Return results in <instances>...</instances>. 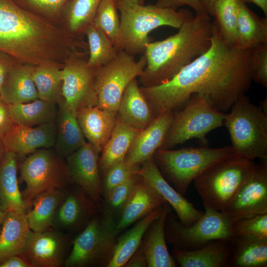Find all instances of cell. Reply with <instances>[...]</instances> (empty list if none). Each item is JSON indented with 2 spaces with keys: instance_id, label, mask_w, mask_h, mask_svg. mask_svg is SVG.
Segmentation results:
<instances>
[{
  "instance_id": "1",
  "label": "cell",
  "mask_w": 267,
  "mask_h": 267,
  "mask_svg": "<svg viewBox=\"0 0 267 267\" xmlns=\"http://www.w3.org/2000/svg\"><path fill=\"white\" fill-rule=\"evenodd\" d=\"M209 48L168 82L140 87L154 118L183 107L191 95H203L218 110L224 112L248 91L252 75L253 49L230 46L223 40L216 22Z\"/></svg>"
},
{
  "instance_id": "2",
  "label": "cell",
  "mask_w": 267,
  "mask_h": 267,
  "mask_svg": "<svg viewBox=\"0 0 267 267\" xmlns=\"http://www.w3.org/2000/svg\"><path fill=\"white\" fill-rule=\"evenodd\" d=\"M88 50L83 39L71 36L61 25L23 9L13 0H0V51L15 61L63 66L73 54Z\"/></svg>"
},
{
  "instance_id": "3",
  "label": "cell",
  "mask_w": 267,
  "mask_h": 267,
  "mask_svg": "<svg viewBox=\"0 0 267 267\" xmlns=\"http://www.w3.org/2000/svg\"><path fill=\"white\" fill-rule=\"evenodd\" d=\"M178 30L165 40L147 44L146 66L138 77L141 87L168 82L210 47L213 24L209 15L193 16Z\"/></svg>"
},
{
  "instance_id": "4",
  "label": "cell",
  "mask_w": 267,
  "mask_h": 267,
  "mask_svg": "<svg viewBox=\"0 0 267 267\" xmlns=\"http://www.w3.org/2000/svg\"><path fill=\"white\" fill-rule=\"evenodd\" d=\"M120 13V27L115 45L117 51L134 56L143 54L151 41L148 34L161 26L178 29L193 17L187 9L175 10L155 4L144 5L130 0H116Z\"/></svg>"
},
{
  "instance_id": "5",
  "label": "cell",
  "mask_w": 267,
  "mask_h": 267,
  "mask_svg": "<svg viewBox=\"0 0 267 267\" xmlns=\"http://www.w3.org/2000/svg\"><path fill=\"white\" fill-rule=\"evenodd\" d=\"M255 166L253 161L234 153L209 166L193 181L203 204L223 212Z\"/></svg>"
},
{
  "instance_id": "6",
  "label": "cell",
  "mask_w": 267,
  "mask_h": 267,
  "mask_svg": "<svg viewBox=\"0 0 267 267\" xmlns=\"http://www.w3.org/2000/svg\"><path fill=\"white\" fill-rule=\"evenodd\" d=\"M230 108L223 125L229 134L233 153L251 161H267V113L245 95Z\"/></svg>"
},
{
  "instance_id": "7",
  "label": "cell",
  "mask_w": 267,
  "mask_h": 267,
  "mask_svg": "<svg viewBox=\"0 0 267 267\" xmlns=\"http://www.w3.org/2000/svg\"><path fill=\"white\" fill-rule=\"evenodd\" d=\"M233 153L231 146L158 149L153 159L164 178L183 196L191 183L206 168Z\"/></svg>"
},
{
  "instance_id": "8",
  "label": "cell",
  "mask_w": 267,
  "mask_h": 267,
  "mask_svg": "<svg viewBox=\"0 0 267 267\" xmlns=\"http://www.w3.org/2000/svg\"><path fill=\"white\" fill-rule=\"evenodd\" d=\"M116 220L99 212L73 240L65 267H108L118 233Z\"/></svg>"
},
{
  "instance_id": "9",
  "label": "cell",
  "mask_w": 267,
  "mask_h": 267,
  "mask_svg": "<svg viewBox=\"0 0 267 267\" xmlns=\"http://www.w3.org/2000/svg\"><path fill=\"white\" fill-rule=\"evenodd\" d=\"M225 114L214 108L203 95L192 94L185 105L175 112L159 149H171L193 138L206 144L207 134L223 126Z\"/></svg>"
},
{
  "instance_id": "10",
  "label": "cell",
  "mask_w": 267,
  "mask_h": 267,
  "mask_svg": "<svg viewBox=\"0 0 267 267\" xmlns=\"http://www.w3.org/2000/svg\"><path fill=\"white\" fill-rule=\"evenodd\" d=\"M20 179L26 184L21 193L28 209L40 194L66 189L74 184L66 161L51 148L39 149L28 155L20 165Z\"/></svg>"
},
{
  "instance_id": "11",
  "label": "cell",
  "mask_w": 267,
  "mask_h": 267,
  "mask_svg": "<svg viewBox=\"0 0 267 267\" xmlns=\"http://www.w3.org/2000/svg\"><path fill=\"white\" fill-rule=\"evenodd\" d=\"M203 206V216L189 226L182 224L172 210L168 213L165 224V237L174 248L193 250L214 239L231 240L233 237L232 221L223 212Z\"/></svg>"
},
{
  "instance_id": "12",
  "label": "cell",
  "mask_w": 267,
  "mask_h": 267,
  "mask_svg": "<svg viewBox=\"0 0 267 267\" xmlns=\"http://www.w3.org/2000/svg\"><path fill=\"white\" fill-rule=\"evenodd\" d=\"M146 64L144 53L136 60L134 56L120 51L113 60L97 69V106L117 113L126 88L132 80L141 75Z\"/></svg>"
},
{
  "instance_id": "13",
  "label": "cell",
  "mask_w": 267,
  "mask_h": 267,
  "mask_svg": "<svg viewBox=\"0 0 267 267\" xmlns=\"http://www.w3.org/2000/svg\"><path fill=\"white\" fill-rule=\"evenodd\" d=\"M89 51L73 54L62 68V97L76 112L84 108L97 106L96 69L87 64Z\"/></svg>"
},
{
  "instance_id": "14",
  "label": "cell",
  "mask_w": 267,
  "mask_h": 267,
  "mask_svg": "<svg viewBox=\"0 0 267 267\" xmlns=\"http://www.w3.org/2000/svg\"><path fill=\"white\" fill-rule=\"evenodd\" d=\"M73 241L69 234L59 230H31L21 255L32 267H59L64 266Z\"/></svg>"
},
{
  "instance_id": "15",
  "label": "cell",
  "mask_w": 267,
  "mask_h": 267,
  "mask_svg": "<svg viewBox=\"0 0 267 267\" xmlns=\"http://www.w3.org/2000/svg\"><path fill=\"white\" fill-rule=\"evenodd\" d=\"M100 202L74 183L66 189L64 198L55 213L52 229L81 232L100 212Z\"/></svg>"
},
{
  "instance_id": "16",
  "label": "cell",
  "mask_w": 267,
  "mask_h": 267,
  "mask_svg": "<svg viewBox=\"0 0 267 267\" xmlns=\"http://www.w3.org/2000/svg\"><path fill=\"white\" fill-rule=\"evenodd\" d=\"M223 213L232 221L267 213V162L254 170Z\"/></svg>"
},
{
  "instance_id": "17",
  "label": "cell",
  "mask_w": 267,
  "mask_h": 267,
  "mask_svg": "<svg viewBox=\"0 0 267 267\" xmlns=\"http://www.w3.org/2000/svg\"><path fill=\"white\" fill-rule=\"evenodd\" d=\"M100 153L93 144L88 142L66 158L73 183L98 202L102 200Z\"/></svg>"
},
{
  "instance_id": "18",
  "label": "cell",
  "mask_w": 267,
  "mask_h": 267,
  "mask_svg": "<svg viewBox=\"0 0 267 267\" xmlns=\"http://www.w3.org/2000/svg\"><path fill=\"white\" fill-rule=\"evenodd\" d=\"M139 174L170 204L182 224L190 225L204 214L169 184L159 170L153 156L140 165Z\"/></svg>"
},
{
  "instance_id": "19",
  "label": "cell",
  "mask_w": 267,
  "mask_h": 267,
  "mask_svg": "<svg viewBox=\"0 0 267 267\" xmlns=\"http://www.w3.org/2000/svg\"><path fill=\"white\" fill-rule=\"evenodd\" d=\"M175 112L155 117L149 125L139 131L126 154L125 161L130 166H140L153 156L160 148L172 124Z\"/></svg>"
},
{
  "instance_id": "20",
  "label": "cell",
  "mask_w": 267,
  "mask_h": 267,
  "mask_svg": "<svg viewBox=\"0 0 267 267\" xmlns=\"http://www.w3.org/2000/svg\"><path fill=\"white\" fill-rule=\"evenodd\" d=\"M55 135V122L34 127L14 124L2 139L6 150L23 156L39 149L53 147Z\"/></svg>"
},
{
  "instance_id": "21",
  "label": "cell",
  "mask_w": 267,
  "mask_h": 267,
  "mask_svg": "<svg viewBox=\"0 0 267 267\" xmlns=\"http://www.w3.org/2000/svg\"><path fill=\"white\" fill-rule=\"evenodd\" d=\"M166 202L161 195L140 176L116 222L117 233L119 234L133 223L162 207Z\"/></svg>"
},
{
  "instance_id": "22",
  "label": "cell",
  "mask_w": 267,
  "mask_h": 267,
  "mask_svg": "<svg viewBox=\"0 0 267 267\" xmlns=\"http://www.w3.org/2000/svg\"><path fill=\"white\" fill-rule=\"evenodd\" d=\"M172 210L166 202L160 215L147 229L140 245L145 256L148 267H176L177 263L168 251L165 233L167 216Z\"/></svg>"
},
{
  "instance_id": "23",
  "label": "cell",
  "mask_w": 267,
  "mask_h": 267,
  "mask_svg": "<svg viewBox=\"0 0 267 267\" xmlns=\"http://www.w3.org/2000/svg\"><path fill=\"white\" fill-rule=\"evenodd\" d=\"M230 240L217 239L195 250L174 248L171 255L181 267H227Z\"/></svg>"
},
{
  "instance_id": "24",
  "label": "cell",
  "mask_w": 267,
  "mask_h": 267,
  "mask_svg": "<svg viewBox=\"0 0 267 267\" xmlns=\"http://www.w3.org/2000/svg\"><path fill=\"white\" fill-rule=\"evenodd\" d=\"M57 104L56 135L53 147L59 155L66 158L87 142L78 122L76 112L62 97Z\"/></svg>"
},
{
  "instance_id": "25",
  "label": "cell",
  "mask_w": 267,
  "mask_h": 267,
  "mask_svg": "<svg viewBox=\"0 0 267 267\" xmlns=\"http://www.w3.org/2000/svg\"><path fill=\"white\" fill-rule=\"evenodd\" d=\"M76 116L85 137L101 152L115 127L117 113L94 106L78 111Z\"/></svg>"
},
{
  "instance_id": "26",
  "label": "cell",
  "mask_w": 267,
  "mask_h": 267,
  "mask_svg": "<svg viewBox=\"0 0 267 267\" xmlns=\"http://www.w3.org/2000/svg\"><path fill=\"white\" fill-rule=\"evenodd\" d=\"M35 66L15 62L1 89L0 97L7 104L31 102L39 99L33 79Z\"/></svg>"
},
{
  "instance_id": "27",
  "label": "cell",
  "mask_w": 267,
  "mask_h": 267,
  "mask_svg": "<svg viewBox=\"0 0 267 267\" xmlns=\"http://www.w3.org/2000/svg\"><path fill=\"white\" fill-rule=\"evenodd\" d=\"M31 231L26 212H6L0 229V265L21 255Z\"/></svg>"
},
{
  "instance_id": "28",
  "label": "cell",
  "mask_w": 267,
  "mask_h": 267,
  "mask_svg": "<svg viewBox=\"0 0 267 267\" xmlns=\"http://www.w3.org/2000/svg\"><path fill=\"white\" fill-rule=\"evenodd\" d=\"M117 115L120 121L138 131L145 128L154 119L136 79L132 80L126 88Z\"/></svg>"
},
{
  "instance_id": "29",
  "label": "cell",
  "mask_w": 267,
  "mask_h": 267,
  "mask_svg": "<svg viewBox=\"0 0 267 267\" xmlns=\"http://www.w3.org/2000/svg\"><path fill=\"white\" fill-rule=\"evenodd\" d=\"M17 158L16 154L6 150L0 163V207L6 212L28 209L19 188Z\"/></svg>"
},
{
  "instance_id": "30",
  "label": "cell",
  "mask_w": 267,
  "mask_h": 267,
  "mask_svg": "<svg viewBox=\"0 0 267 267\" xmlns=\"http://www.w3.org/2000/svg\"><path fill=\"white\" fill-rule=\"evenodd\" d=\"M267 240L233 237L227 267H267Z\"/></svg>"
},
{
  "instance_id": "31",
  "label": "cell",
  "mask_w": 267,
  "mask_h": 267,
  "mask_svg": "<svg viewBox=\"0 0 267 267\" xmlns=\"http://www.w3.org/2000/svg\"><path fill=\"white\" fill-rule=\"evenodd\" d=\"M265 43H267V17H259L240 0L236 45L244 49H253Z\"/></svg>"
},
{
  "instance_id": "32",
  "label": "cell",
  "mask_w": 267,
  "mask_h": 267,
  "mask_svg": "<svg viewBox=\"0 0 267 267\" xmlns=\"http://www.w3.org/2000/svg\"><path fill=\"white\" fill-rule=\"evenodd\" d=\"M139 131L120 121L116 123L107 142L101 150L99 166L103 176L114 164L124 160L131 145Z\"/></svg>"
},
{
  "instance_id": "33",
  "label": "cell",
  "mask_w": 267,
  "mask_h": 267,
  "mask_svg": "<svg viewBox=\"0 0 267 267\" xmlns=\"http://www.w3.org/2000/svg\"><path fill=\"white\" fill-rule=\"evenodd\" d=\"M8 109L14 124L34 127L55 122L57 104L39 98L29 102L8 104Z\"/></svg>"
},
{
  "instance_id": "34",
  "label": "cell",
  "mask_w": 267,
  "mask_h": 267,
  "mask_svg": "<svg viewBox=\"0 0 267 267\" xmlns=\"http://www.w3.org/2000/svg\"><path fill=\"white\" fill-rule=\"evenodd\" d=\"M65 193L66 189L51 190L43 192L35 198L32 209L27 213L32 231L42 232L52 229L55 213Z\"/></svg>"
},
{
  "instance_id": "35",
  "label": "cell",
  "mask_w": 267,
  "mask_h": 267,
  "mask_svg": "<svg viewBox=\"0 0 267 267\" xmlns=\"http://www.w3.org/2000/svg\"><path fill=\"white\" fill-rule=\"evenodd\" d=\"M164 205L138 220L132 228L117 238L114 255L108 267L124 266L140 245L150 224L161 213Z\"/></svg>"
},
{
  "instance_id": "36",
  "label": "cell",
  "mask_w": 267,
  "mask_h": 267,
  "mask_svg": "<svg viewBox=\"0 0 267 267\" xmlns=\"http://www.w3.org/2000/svg\"><path fill=\"white\" fill-rule=\"evenodd\" d=\"M102 0H71L62 18L61 26L71 36L83 39Z\"/></svg>"
},
{
  "instance_id": "37",
  "label": "cell",
  "mask_w": 267,
  "mask_h": 267,
  "mask_svg": "<svg viewBox=\"0 0 267 267\" xmlns=\"http://www.w3.org/2000/svg\"><path fill=\"white\" fill-rule=\"evenodd\" d=\"M62 67L56 64L34 67L32 76L39 98L56 103L61 99Z\"/></svg>"
},
{
  "instance_id": "38",
  "label": "cell",
  "mask_w": 267,
  "mask_h": 267,
  "mask_svg": "<svg viewBox=\"0 0 267 267\" xmlns=\"http://www.w3.org/2000/svg\"><path fill=\"white\" fill-rule=\"evenodd\" d=\"M85 35L88 39L89 56L88 65L97 69L113 60L118 51L114 44L100 30L91 24L87 27Z\"/></svg>"
},
{
  "instance_id": "39",
  "label": "cell",
  "mask_w": 267,
  "mask_h": 267,
  "mask_svg": "<svg viewBox=\"0 0 267 267\" xmlns=\"http://www.w3.org/2000/svg\"><path fill=\"white\" fill-rule=\"evenodd\" d=\"M240 0H218L214 7L215 20L223 41L236 45Z\"/></svg>"
},
{
  "instance_id": "40",
  "label": "cell",
  "mask_w": 267,
  "mask_h": 267,
  "mask_svg": "<svg viewBox=\"0 0 267 267\" xmlns=\"http://www.w3.org/2000/svg\"><path fill=\"white\" fill-rule=\"evenodd\" d=\"M140 177L138 172L110 191L100 202V212L117 221Z\"/></svg>"
},
{
  "instance_id": "41",
  "label": "cell",
  "mask_w": 267,
  "mask_h": 267,
  "mask_svg": "<svg viewBox=\"0 0 267 267\" xmlns=\"http://www.w3.org/2000/svg\"><path fill=\"white\" fill-rule=\"evenodd\" d=\"M116 0H102L92 24L102 32L115 45L120 31V18Z\"/></svg>"
},
{
  "instance_id": "42",
  "label": "cell",
  "mask_w": 267,
  "mask_h": 267,
  "mask_svg": "<svg viewBox=\"0 0 267 267\" xmlns=\"http://www.w3.org/2000/svg\"><path fill=\"white\" fill-rule=\"evenodd\" d=\"M23 9L61 26L64 14L71 0H13Z\"/></svg>"
},
{
  "instance_id": "43",
  "label": "cell",
  "mask_w": 267,
  "mask_h": 267,
  "mask_svg": "<svg viewBox=\"0 0 267 267\" xmlns=\"http://www.w3.org/2000/svg\"><path fill=\"white\" fill-rule=\"evenodd\" d=\"M233 237L267 240V213L232 222Z\"/></svg>"
},
{
  "instance_id": "44",
  "label": "cell",
  "mask_w": 267,
  "mask_h": 267,
  "mask_svg": "<svg viewBox=\"0 0 267 267\" xmlns=\"http://www.w3.org/2000/svg\"><path fill=\"white\" fill-rule=\"evenodd\" d=\"M140 166H130L123 160L111 167L103 176L101 180L102 197H105L113 188L138 173Z\"/></svg>"
},
{
  "instance_id": "45",
  "label": "cell",
  "mask_w": 267,
  "mask_h": 267,
  "mask_svg": "<svg viewBox=\"0 0 267 267\" xmlns=\"http://www.w3.org/2000/svg\"><path fill=\"white\" fill-rule=\"evenodd\" d=\"M252 80L267 87V43L259 45L252 50L250 60Z\"/></svg>"
},
{
  "instance_id": "46",
  "label": "cell",
  "mask_w": 267,
  "mask_h": 267,
  "mask_svg": "<svg viewBox=\"0 0 267 267\" xmlns=\"http://www.w3.org/2000/svg\"><path fill=\"white\" fill-rule=\"evenodd\" d=\"M156 5L175 10L180 6L186 5L191 7L195 12V15H208L199 0H156Z\"/></svg>"
},
{
  "instance_id": "47",
  "label": "cell",
  "mask_w": 267,
  "mask_h": 267,
  "mask_svg": "<svg viewBox=\"0 0 267 267\" xmlns=\"http://www.w3.org/2000/svg\"><path fill=\"white\" fill-rule=\"evenodd\" d=\"M14 124L9 115L8 104L0 97V137H4Z\"/></svg>"
},
{
  "instance_id": "48",
  "label": "cell",
  "mask_w": 267,
  "mask_h": 267,
  "mask_svg": "<svg viewBox=\"0 0 267 267\" xmlns=\"http://www.w3.org/2000/svg\"><path fill=\"white\" fill-rule=\"evenodd\" d=\"M15 62L9 55L0 51V93L6 77Z\"/></svg>"
},
{
  "instance_id": "49",
  "label": "cell",
  "mask_w": 267,
  "mask_h": 267,
  "mask_svg": "<svg viewBox=\"0 0 267 267\" xmlns=\"http://www.w3.org/2000/svg\"><path fill=\"white\" fill-rule=\"evenodd\" d=\"M124 267H148L145 256L140 245L129 258Z\"/></svg>"
},
{
  "instance_id": "50",
  "label": "cell",
  "mask_w": 267,
  "mask_h": 267,
  "mask_svg": "<svg viewBox=\"0 0 267 267\" xmlns=\"http://www.w3.org/2000/svg\"><path fill=\"white\" fill-rule=\"evenodd\" d=\"M0 267H32L21 256L15 255L9 257L0 265Z\"/></svg>"
},
{
  "instance_id": "51",
  "label": "cell",
  "mask_w": 267,
  "mask_h": 267,
  "mask_svg": "<svg viewBox=\"0 0 267 267\" xmlns=\"http://www.w3.org/2000/svg\"><path fill=\"white\" fill-rule=\"evenodd\" d=\"M218 0H199L207 14L210 16H214V7Z\"/></svg>"
},
{
  "instance_id": "52",
  "label": "cell",
  "mask_w": 267,
  "mask_h": 267,
  "mask_svg": "<svg viewBox=\"0 0 267 267\" xmlns=\"http://www.w3.org/2000/svg\"><path fill=\"white\" fill-rule=\"evenodd\" d=\"M244 2L253 3L258 6L264 12L266 16L267 15V0H241Z\"/></svg>"
},
{
  "instance_id": "53",
  "label": "cell",
  "mask_w": 267,
  "mask_h": 267,
  "mask_svg": "<svg viewBox=\"0 0 267 267\" xmlns=\"http://www.w3.org/2000/svg\"><path fill=\"white\" fill-rule=\"evenodd\" d=\"M6 151V149L2 140V139L0 137V163L1 161L4 153Z\"/></svg>"
},
{
  "instance_id": "54",
  "label": "cell",
  "mask_w": 267,
  "mask_h": 267,
  "mask_svg": "<svg viewBox=\"0 0 267 267\" xmlns=\"http://www.w3.org/2000/svg\"><path fill=\"white\" fill-rule=\"evenodd\" d=\"M265 113H267V98L260 102L259 106Z\"/></svg>"
},
{
  "instance_id": "55",
  "label": "cell",
  "mask_w": 267,
  "mask_h": 267,
  "mask_svg": "<svg viewBox=\"0 0 267 267\" xmlns=\"http://www.w3.org/2000/svg\"><path fill=\"white\" fill-rule=\"evenodd\" d=\"M6 214V212L2 210L0 207V229Z\"/></svg>"
},
{
  "instance_id": "56",
  "label": "cell",
  "mask_w": 267,
  "mask_h": 267,
  "mask_svg": "<svg viewBox=\"0 0 267 267\" xmlns=\"http://www.w3.org/2000/svg\"><path fill=\"white\" fill-rule=\"evenodd\" d=\"M130 0L134 3L141 4H143V2H144L143 0Z\"/></svg>"
}]
</instances>
